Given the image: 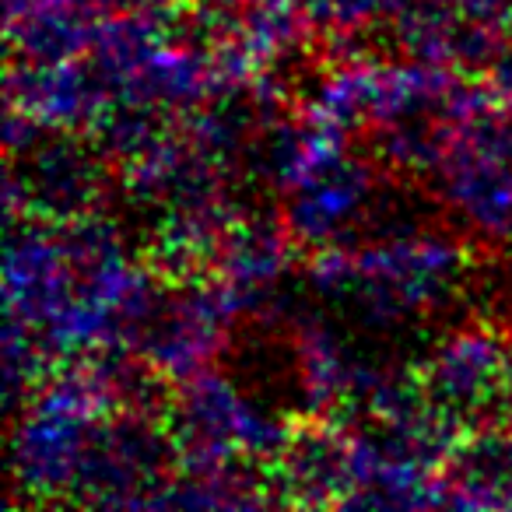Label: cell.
I'll return each mask as SVG.
<instances>
[{
  "label": "cell",
  "instance_id": "obj_1",
  "mask_svg": "<svg viewBox=\"0 0 512 512\" xmlns=\"http://www.w3.org/2000/svg\"><path fill=\"white\" fill-rule=\"evenodd\" d=\"M425 393L446 421H502L512 414V358L502 341L460 334L439 348L425 372Z\"/></svg>",
  "mask_w": 512,
  "mask_h": 512
},
{
  "label": "cell",
  "instance_id": "obj_2",
  "mask_svg": "<svg viewBox=\"0 0 512 512\" xmlns=\"http://www.w3.org/2000/svg\"><path fill=\"white\" fill-rule=\"evenodd\" d=\"M169 463V439L144 418L92 428L74 488L95 505H148L144 488Z\"/></svg>",
  "mask_w": 512,
  "mask_h": 512
},
{
  "label": "cell",
  "instance_id": "obj_3",
  "mask_svg": "<svg viewBox=\"0 0 512 512\" xmlns=\"http://www.w3.org/2000/svg\"><path fill=\"white\" fill-rule=\"evenodd\" d=\"M99 190V162L78 144H46L25 165V179H8V200L25 197L32 214L74 221ZM25 207V214H29Z\"/></svg>",
  "mask_w": 512,
  "mask_h": 512
},
{
  "label": "cell",
  "instance_id": "obj_4",
  "mask_svg": "<svg viewBox=\"0 0 512 512\" xmlns=\"http://www.w3.org/2000/svg\"><path fill=\"white\" fill-rule=\"evenodd\" d=\"M95 32L99 22L85 0H29L22 15L8 22L15 53L36 67L74 60L88 43H95Z\"/></svg>",
  "mask_w": 512,
  "mask_h": 512
},
{
  "label": "cell",
  "instance_id": "obj_5",
  "mask_svg": "<svg viewBox=\"0 0 512 512\" xmlns=\"http://www.w3.org/2000/svg\"><path fill=\"white\" fill-rule=\"evenodd\" d=\"M285 481L292 502H341L351 488V442L337 439L334 428H309L285 442L281 449Z\"/></svg>",
  "mask_w": 512,
  "mask_h": 512
},
{
  "label": "cell",
  "instance_id": "obj_6",
  "mask_svg": "<svg viewBox=\"0 0 512 512\" xmlns=\"http://www.w3.org/2000/svg\"><path fill=\"white\" fill-rule=\"evenodd\" d=\"M449 460V505H512V432H477Z\"/></svg>",
  "mask_w": 512,
  "mask_h": 512
},
{
  "label": "cell",
  "instance_id": "obj_7",
  "mask_svg": "<svg viewBox=\"0 0 512 512\" xmlns=\"http://www.w3.org/2000/svg\"><path fill=\"white\" fill-rule=\"evenodd\" d=\"M369 190L365 169L355 162H327L299 183V197L292 204V228L299 239H330L344 221L355 214L358 200Z\"/></svg>",
  "mask_w": 512,
  "mask_h": 512
},
{
  "label": "cell",
  "instance_id": "obj_8",
  "mask_svg": "<svg viewBox=\"0 0 512 512\" xmlns=\"http://www.w3.org/2000/svg\"><path fill=\"white\" fill-rule=\"evenodd\" d=\"M383 0H306V11L323 25H355L369 18Z\"/></svg>",
  "mask_w": 512,
  "mask_h": 512
}]
</instances>
